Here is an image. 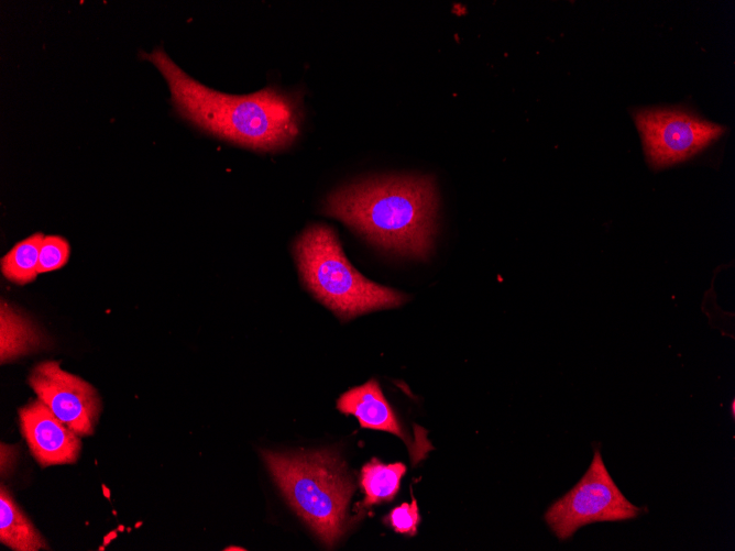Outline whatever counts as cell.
Segmentation results:
<instances>
[{"label": "cell", "instance_id": "6da1fadb", "mask_svg": "<svg viewBox=\"0 0 735 551\" xmlns=\"http://www.w3.org/2000/svg\"><path fill=\"white\" fill-rule=\"evenodd\" d=\"M141 57L164 77L179 115L209 134L254 151L276 152L290 146L300 133L304 113L296 92L268 86L229 95L194 79L161 47L141 52Z\"/></svg>", "mask_w": 735, "mask_h": 551}, {"label": "cell", "instance_id": "7a4b0ae2", "mask_svg": "<svg viewBox=\"0 0 735 551\" xmlns=\"http://www.w3.org/2000/svg\"><path fill=\"white\" fill-rule=\"evenodd\" d=\"M438 196L428 176L368 178L332 191L323 212L372 244L404 256L425 258L437 232Z\"/></svg>", "mask_w": 735, "mask_h": 551}, {"label": "cell", "instance_id": "3957f363", "mask_svg": "<svg viewBox=\"0 0 735 551\" xmlns=\"http://www.w3.org/2000/svg\"><path fill=\"white\" fill-rule=\"evenodd\" d=\"M265 464L290 507L327 548L342 537L354 484L341 459L328 450L263 451Z\"/></svg>", "mask_w": 735, "mask_h": 551}, {"label": "cell", "instance_id": "277c9868", "mask_svg": "<svg viewBox=\"0 0 735 551\" xmlns=\"http://www.w3.org/2000/svg\"><path fill=\"white\" fill-rule=\"evenodd\" d=\"M293 251L305 287L342 321L396 308L408 300L404 293L359 273L344 255L336 231L327 224L306 228L294 242Z\"/></svg>", "mask_w": 735, "mask_h": 551}, {"label": "cell", "instance_id": "5b68a950", "mask_svg": "<svg viewBox=\"0 0 735 551\" xmlns=\"http://www.w3.org/2000/svg\"><path fill=\"white\" fill-rule=\"evenodd\" d=\"M641 513L615 484L596 447L584 475L547 509L545 520L560 540H567L583 526L629 520Z\"/></svg>", "mask_w": 735, "mask_h": 551}, {"label": "cell", "instance_id": "8992f818", "mask_svg": "<svg viewBox=\"0 0 735 551\" xmlns=\"http://www.w3.org/2000/svg\"><path fill=\"white\" fill-rule=\"evenodd\" d=\"M634 119L654 168L691 157L724 132L722 125L679 108L637 110Z\"/></svg>", "mask_w": 735, "mask_h": 551}, {"label": "cell", "instance_id": "52a82bcc", "mask_svg": "<svg viewBox=\"0 0 735 551\" xmlns=\"http://www.w3.org/2000/svg\"><path fill=\"white\" fill-rule=\"evenodd\" d=\"M28 384L37 399L78 436L95 432L102 404L90 383L47 360L31 370Z\"/></svg>", "mask_w": 735, "mask_h": 551}, {"label": "cell", "instance_id": "ba28073f", "mask_svg": "<svg viewBox=\"0 0 735 551\" xmlns=\"http://www.w3.org/2000/svg\"><path fill=\"white\" fill-rule=\"evenodd\" d=\"M19 422L32 456L42 467L76 463L81 450L80 436L40 399L19 409Z\"/></svg>", "mask_w": 735, "mask_h": 551}, {"label": "cell", "instance_id": "9c48e42d", "mask_svg": "<svg viewBox=\"0 0 735 551\" xmlns=\"http://www.w3.org/2000/svg\"><path fill=\"white\" fill-rule=\"evenodd\" d=\"M337 408L345 415H353L362 428L396 434L413 449L414 443L403 430L377 381L370 379L343 393L337 401Z\"/></svg>", "mask_w": 735, "mask_h": 551}, {"label": "cell", "instance_id": "30bf717a", "mask_svg": "<svg viewBox=\"0 0 735 551\" xmlns=\"http://www.w3.org/2000/svg\"><path fill=\"white\" fill-rule=\"evenodd\" d=\"M0 320L1 363L25 355L44 344V335L34 322L6 301H1Z\"/></svg>", "mask_w": 735, "mask_h": 551}, {"label": "cell", "instance_id": "8fae6325", "mask_svg": "<svg viewBox=\"0 0 735 551\" xmlns=\"http://www.w3.org/2000/svg\"><path fill=\"white\" fill-rule=\"evenodd\" d=\"M0 541L15 551L48 549L42 535L3 485L0 488Z\"/></svg>", "mask_w": 735, "mask_h": 551}, {"label": "cell", "instance_id": "7c38bea8", "mask_svg": "<svg viewBox=\"0 0 735 551\" xmlns=\"http://www.w3.org/2000/svg\"><path fill=\"white\" fill-rule=\"evenodd\" d=\"M405 472L406 466L401 462L384 464L373 459L364 464L360 475V485L364 492L363 506L393 499Z\"/></svg>", "mask_w": 735, "mask_h": 551}, {"label": "cell", "instance_id": "4fadbf2b", "mask_svg": "<svg viewBox=\"0 0 735 551\" xmlns=\"http://www.w3.org/2000/svg\"><path fill=\"white\" fill-rule=\"evenodd\" d=\"M42 232H36L18 242L0 262L3 276L15 284L24 285L33 282L39 275V254Z\"/></svg>", "mask_w": 735, "mask_h": 551}, {"label": "cell", "instance_id": "5bb4252c", "mask_svg": "<svg viewBox=\"0 0 735 551\" xmlns=\"http://www.w3.org/2000/svg\"><path fill=\"white\" fill-rule=\"evenodd\" d=\"M70 246L61 235H45L42 240L39 254V274L62 268L69 258Z\"/></svg>", "mask_w": 735, "mask_h": 551}, {"label": "cell", "instance_id": "9a60e30c", "mask_svg": "<svg viewBox=\"0 0 735 551\" xmlns=\"http://www.w3.org/2000/svg\"><path fill=\"white\" fill-rule=\"evenodd\" d=\"M384 522L390 525L396 532L413 536L417 531L420 522V514L417 502L413 498L412 503H403L391 510L384 518Z\"/></svg>", "mask_w": 735, "mask_h": 551}, {"label": "cell", "instance_id": "2e32d148", "mask_svg": "<svg viewBox=\"0 0 735 551\" xmlns=\"http://www.w3.org/2000/svg\"><path fill=\"white\" fill-rule=\"evenodd\" d=\"M226 550H234V548H227ZM235 550H243L242 548H235Z\"/></svg>", "mask_w": 735, "mask_h": 551}]
</instances>
